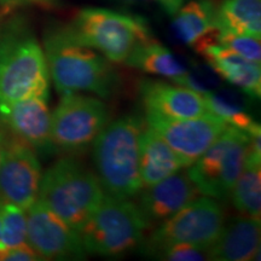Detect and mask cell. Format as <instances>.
Returning a JSON list of instances; mask_svg holds the SVG:
<instances>
[{"instance_id":"cell-1","label":"cell","mask_w":261,"mask_h":261,"mask_svg":"<svg viewBox=\"0 0 261 261\" xmlns=\"http://www.w3.org/2000/svg\"><path fill=\"white\" fill-rule=\"evenodd\" d=\"M45 58L57 92H91L109 98L117 90L119 76L112 62L71 37L65 25H55L44 35Z\"/></svg>"},{"instance_id":"cell-2","label":"cell","mask_w":261,"mask_h":261,"mask_svg":"<svg viewBox=\"0 0 261 261\" xmlns=\"http://www.w3.org/2000/svg\"><path fill=\"white\" fill-rule=\"evenodd\" d=\"M44 48L23 18L0 27V103L46 96L50 92Z\"/></svg>"},{"instance_id":"cell-3","label":"cell","mask_w":261,"mask_h":261,"mask_svg":"<svg viewBox=\"0 0 261 261\" xmlns=\"http://www.w3.org/2000/svg\"><path fill=\"white\" fill-rule=\"evenodd\" d=\"M143 121L136 115H125L108 125L93 140V162L104 192L116 198L138 195L139 139Z\"/></svg>"},{"instance_id":"cell-4","label":"cell","mask_w":261,"mask_h":261,"mask_svg":"<svg viewBox=\"0 0 261 261\" xmlns=\"http://www.w3.org/2000/svg\"><path fill=\"white\" fill-rule=\"evenodd\" d=\"M97 174L73 155L64 156L42 173L38 200L75 231L103 200Z\"/></svg>"},{"instance_id":"cell-5","label":"cell","mask_w":261,"mask_h":261,"mask_svg":"<svg viewBox=\"0 0 261 261\" xmlns=\"http://www.w3.org/2000/svg\"><path fill=\"white\" fill-rule=\"evenodd\" d=\"M146 230L135 202L106 194L77 233L86 254L117 256L142 246Z\"/></svg>"},{"instance_id":"cell-6","label":"cell","mask_w":261,"mask_h":261,"mask_svg":"<svg viewBox=\"0 0 261 261\" xmlns=\"http://www.w3.org/2000/svg\"><path fill=\"white\" fill-rule=\"evenodd\" d=\"M65 27L75 40L113 63H123L137 45L151 40L144 19L103 8L80 10Z\"/></svg>"},{"instance_id":"cell-7","label":"cell","mask_w":261,"mask_h":261,"mask_svg":"<svg viewBox=\"0 0 261 261\" xmlns=\"http://www.w3.org/2000/svg\"><path fill=\"white\" fill-rule=\"evenodd\" d=\"M250 136L231 125L207 151L188 167L187 174L202 196L217 201L230 198L249 149Z\"/></svg>"},{"instance_id":"cell-8","label":"cell","mask_w":261,"mask_h":261,"mask_svg":"<svg viewBox=\"0 0 261 261\" xmlns=\"http://www.w3.org/2000/svg\"><path fill=\"white\" fill-rule=\"evenodd\" d=\"M225 225V213L214 198L200 196L171 218L156 226L142 243L148 255L175 243H185L207 252L217 241Z\"/></svg>"},{"instance_id":"cell-9","label":"cell","mask_w":261,"mask_h":261,"mask_svg":"<svg viewBox=\"0 0 261 261\" xmlns=\"http://www.w3.org/2000/svg\"><path fill=\"white\" fill-rule=\"evenodd\" d=\"M108 122L109 110L102 98L63 94L51 113V138L55 149L68 154L84 151Z\"/></svg>"},{"instance_id":"cell-10","label":"cell","mask_w":261,"mask_h":261,"mask_svg":"<svg viewBox=\"0 0 261 261\" xmlns=\"http://www.w3.org/2000/svg\"><path fill=\"white\" fill-rule=\"evenodd\" d=\"M145 121L174 151L182 168L194 165L228 126L212 113L187 119H167L145 113Z\"/></svg>"},{"instance_id":"cell-11","label":"cell","mask_w":261,"mask_h":261,"mask_svg":"<svg viewBox=\"0 0 261 261\" xmlns=\"http://www.w3.org/2000/svg\"><path fill=\"white\" fill-rule=\"evenodd\" d=\"M41 175L37 152L22 140L5 132L0 163V200L27 211L38 200Z\"/></svg>"},{"instance_id":"cell-12","label":"cell","mask_w":261,"mask_h":261,"mask_svg":"<svg viewBox=\"0 0 261 261\" xmlns=\"http://www.w3.org/2000/svg\"><path fill=\"white\" fill-rule=\"evenodd\" d=\"M27 243L42 260H81L86 256L77 231L39 201L27 210Z\"/></svg>"},{"instance_id":"cell-13","label":"cell","mask_w":261,"mask_h":261,"mask_svg":"<svg viewBox=\"0 0 261 261\" xmlns=\"http://www.w3.org/2000/svg\"><path fill=\"white\" fill-rule=\"evenodd\" d=\"M48 97L37 96L0 103V128L31 146L37 154L56 151L51 138Z\"/></svg>"},{"instance_id":"cell-14","label":"cell","mask_w":261,"mask_h":261,"mask_svg":"<svg viewBox=\"0 0 261 261\" xmlns=\"http://www.w3.org/2000/svg\"><path fill=\"white\" fill-rule=\"evenodd\" d=\"M202 196L187 172L179 171L149 188L137 202L148 228L158 226L191 201Z\"/></svg>"},{"instance_id":"cell-15","label":"cell","mask_w":261,"mask_h":261,"mask_svg":"<svg viewBox=\"0 0 261 261\" xmlns=\"http://www.w3.org/2000/svg\"><path fill=\"white\" fill-rule=\"evenodd\" d=\"M138 90L145 113L167 119H187L208 113L203 93L182 85L144 79Z\"/></svg>"},{"instance_id":"cell-16","label":"cell","mask_w":261,"mask_h":261,"mask_svg":"<svg viewBox=\"0 0 261 261\" xmlns=\"http://www.w3.org/2000/svg\"><path fill=\"white\" fill-rule=\"evenodd\" d=\"M198 54L202 55L213 69L227 83L234 85L243 92L254 98L261 94V68L238 56L218 41L205 38L195 45Z\"/></svg>"},{"instance_id":"cell-17","label":"cell","mask_w":261,"mask_h":261,"mask_svg":"<svg viewBox=\"0 0 261 261\" xmlns=\"http://www.w3.org/2000/svg\"><path fill=\"white\" fill-rule=\"evenodd\" d=\"M260 219L244 215L236 218L223 230L205 252L207 259L218 261H249L260 249Z\"/></svg>"},{"instance_id":"cell-18","label":"cell","mask_w":261,"mask_h":261,"mask_svg":"<svg viewBox=\"0 0 261 261\" xmlns=\"http://www.w3.org/2000/svg\"><path fill=\"white\" fill-rule=\"evenodd\" d=\"M123 63L144 73L159 75L173 81L174 84L190 87L201 93L205 92L196 86L190 73L175 58L172 51L152 39L137 45Z\"/></svg>"},{"instance_id":"cell-19","label":"cell","mask_w":261,"mask_h":261,"mask_svg":"<svg viewBox=\"0 0 261 261\" xmlns=\"http://www.w3.org/2000/svg\"><path fill=\"white\" fill-rule=\"evenodd\" d=\"M138 165L143 188L151 187L182 169L174 151L148 125L140 133Z\"/></svg>"},{"instance_id":"cell-20","label":"cell","mask_w":261,"mask_h":261,"mask_svg":"<svg viewBox=\"0 0 261 261\" xmlns=\"http://www.w3.org/2000/svg\"><path fill=\"white\" fill-rule=\"evenodd\" d=\"M217 6L213 0H187L173 15V28L178 38L189 46H195L214 34Z\"/></svg>"},{"instance_id":"cell-21","label":"cell","mask_w":261,"mask_h":261,"mask_svg":"<svg viewBox=\"0 0 261 261\" xmlns=\"http://www.w3.org/2000/svg\"><path fill=\"white\" fill-rule=\"evenodd\" d=\"M230 198L234 208L247 217H261V152L248 149L242 171L238 175Z\"/></svg>"},{"instance_id":"cell-22","label":"cell","mask_w":261,"mask_h":261,"mask_svg":"<svg viewBox=\"0 0 261 261\" xmlns=\"http://www.w3.org/2000/svg\"><path fill=\"white\" fill-rule=\"evenodd\" d=\"M215 27L219 32L261 37V0H224L217 6Z\"/></svg>"},{"instance_id":"cell-23","label":"cell","mask_w":261,"mask_h":261,"mask_svg":"<svg viewBox=\"0 0 261 261\" xmlns=\"http://www.w3.org/2000/svg\"><path fill=\"white\" fill-rule=\"evenodd\" d=\"M27 243V211L3 201L0 252Z\"/></svg>"},{"instance_id":"cell-24","label":"cell","mask_w":261,"mask_h":261,"mask_svg":"<svg viewBox=\"0 0 261 261\" xmlns=\"http://www.w3.org/2000/svg\"><path fill=\"white\" fill-rule=\"evenodd\" d=\"M203 97L208 113H212L214 115L221 117L228 125L246 130L248 133L259 125L247 113L242 112V110H240L236 107L231 106V104L220 99L219 97L214 96L211 92H203Z\"/></svg>"},{"instance_id":"cell-25","label":"cell","mask_w":261,"mask_h":261,"mask_svg":"<svg viewBox=\"0 0 261 261\" xmlns=\"http://www.w3.org/2000/svg\"><path fill=\"white\" fill-rule=\"evenodd\" d=\"M215 41L237 54L238 56L243 57L244 60L256 64L261 63L260 38L217 31L215 32Z\"/></svg>"},{"instance_id":"cell-26","label":"cell","mask_w":261,"mask_h":261,"mask_svg":"<svg viewBox=\"0 0 261 261\" xmlns=\"http://www.w3.org/2000/svg\"><path fill=\"white\" fill-rule=\"evenodd\" d=\"M161 260L169 261H202L207 260V254L200 248L185 243H175L166 246L152 254Z\"/></svg>"},{"instance_id":"cell-27","label":"cell","mask_w":261,"mask_h":261,"mask_svg":"<svg viewBox=\"0 0 261 261\" xmlns=\"http://www.w3.org/2000/svg\"><path fill=\"white\" fill-rule=\"evenodd\" d=\"M0 260L3 261H38L42 257L35 252L28 243L9 248L0 252Z\"/></svg>"},{"instance_id":"cell-28","label":"cell","mask_w":261,"mask_h":261,"mask_svg":"<svg viewBox=\"0 0 261 261\" xmlns=\"http://www.w3.org/2000/svg\"><path fill=\"white\" fill-rule=\"evenodd\" d=\"M0 4L16 8V6H38L41 9H56L60 3L58 0H0Z\"/></svg>"},{"instance_id":"cell-29","label":"cell","mask_w":261,"mask_h":261,"mask_svg":"<svg viewBox=\"0 0 261 261\" xmlns=\"http://www.w3.org/2000/svg\"><path fill=\"white\" fill-rule=\"evenodd\" d=\"M151 2L158 3L167 14L173 16L187 0H151Z\"/></svg>"},{"instance_id":"cell-30","label":"cell","mask_w":261,"mask_h":261,"mask_svg":"<svg viewBox=\"0 0 261 261\" xmlns=\"http://www.w3.org/2000/svg\"><path fill=\"white\" fill-rule=\"evenodd\" d=\"M4 145H5V132L2 128H0V163H2L3 151H4Z\"/></svg>"},{"instance_id":"cell-31","label":"cell","mask_w":261,"mask_h":261,"mask_svg":"<svg viewBox=\"0 0 261 261\" xmlns=\"http://www.w3.org/2000/svg\"><path fill=\"white\" fill-rule=\"evenodd\" d=\"M2 207H3V201L0 200V231H2Z\"/></svg>"}]
</instances>
